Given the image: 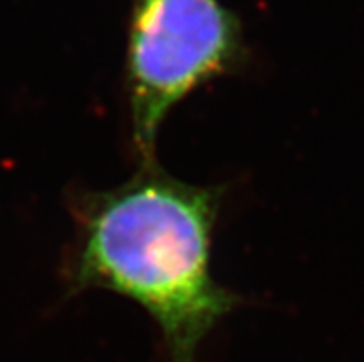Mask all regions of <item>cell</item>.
I'll use <instances>...</instances> for the list:
<instances>
[{"label":"cell","mask_w":364,"mask_h":362,"mask_svg":"<svg viewBox=\"0 0 364 362\" xmlns=\"http://www.w3.org/2000/svg\"><path fill=\"white\" fill-rule=\"evenodd\" d=\"M220 187L185 183L157 163L120 187L74 196L70 292L111 290L148 312L171 362H196L203 339L240 303L213 277Z\"/></svg>","instance_id":"1"},{"label":"cell","mask_w":364,"mask_h":362,"mask_svg":"<svg viewBox=\"0 0 364 362\" xmlns=\"http://www.w3.org/2000/svg\"><path fill=\"white\" fill-rule=\"evenodd\" d=\"M245 58L240 18L218 0H132L126 87L141 163H156L157 133L174 106Z\"/></svg>","instance_id":"2"}]
</instances>
